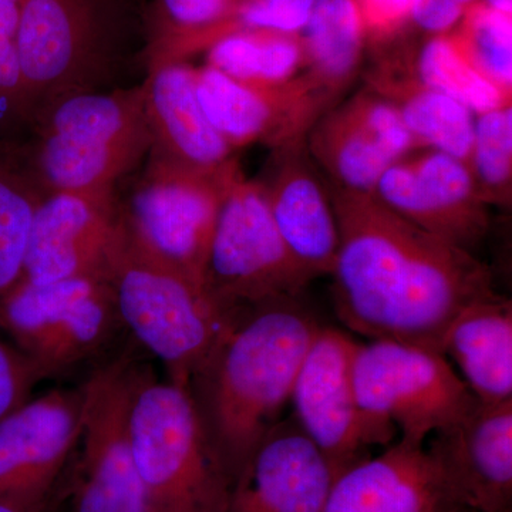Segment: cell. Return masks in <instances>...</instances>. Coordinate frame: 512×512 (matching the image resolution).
Returning <instances> with one entry per match:
<instances>
[{
  "instance_id": "d6a6232c",
  "label": "cell",
  "mask_w": 512,
  "mask_h": 512,
  "mask_svg": "<svg viewBox=\"0 0 512 512\" xmlns=\"http://www.w3.org/2000/svg\"><path fill=\"white\" fill-rule=\"evenodd\" d=\"M18 26L19 5L0 3V124L28 120Z\"/></svg>"
},
{
  "instance_id": "7402d4cb",
  "label": "cell",
  "mask_w": 512,
  "mask_h": 512,
  "mask_svg": "<svg viewBox=\"0 0 512 512\" xmlns=\"http://www.w3.org/2000/svg\"><path fill=\"white\" fill-rule=\"evenodd\" d=\"M195 70L181 62L157 63L144 84L151 151L188 170L218 174L235 163L234 148L202 111Z\"/></svg>"
},
{
  "instance_id": "484cf974",
  "label": "cell",
  "mask_w": 512,
  "mask_h": 512,
  "mask_svg": "<svg viewBox=\"0 0 512 512\" xmlns=\"http://www.w3.org/2000/svg\"><path fill=\"white\" fill-rule=\"evenodd\" d=\"M45 194L26 151L0 140V302L22 281L33 217Z\"/></svg>"
},
{
  "instance_id": "ba28073f",
  "label": "cell",
  "mask_w": 512,
  "mask_h": 512,
  "mask_svg": "<svg viewBox=\"0 0 512 512\" xmlns=\"http://www.w3.org/2000/svg\"><path fill=\"white\" fill-rule=\"evenodd\" d=\"M313 278L279 235L264 188L239 168L222 198L202 285L225 313L271 299L301 296Z\"/></svg>"
},
{
  "instance_id": "7c38bea8",
  "label": "cell",
  "mask_w": 512,
  "mask_h": 512,
  "mask_svg": "<svg viewBox=\"0 0 512 512\" xmlns=\"http://www.w3.org/2000/svg\"><path fill=\"white\" fill-rule=\"evenodd\" d=\"M357 342L345 332L320 326L306 350L291 394L295 421L328 458L336 477L369 458L373 446L389 444L357 402L353 357Z\"/></svg>"
},
{
  "instance_id": "4dcf8cb0",
  "label": "cell",
  "mask_w": 512,
  "mask_h": 512,
  "mask_svg": "<svg viewBox=\"0 0 512 512\" xmlns=\"http://www.w3.org/2000/svg\"><path fill=\"white\" fill-rule=\"evenodd\" d=\"M238 0H158L163 33L157 63L175 62L197 47L227 18Z\"/></svg>"
},
{
  "instance_id": "f546056e",
  "label": "cell",
  "mask_w": 512,
  "mask_h": 512,
  "mask_svg": "<svg viewBox=\"0 0 512 512\" xmlns=\"http://www.w3.org/2000/svg\"><path fill=\"white\" fill-rule=\"evenodd\" d=\"M477 192L485 204L511 207L512 109L510 106L476 116L473 148L467 161Z\"/></svg>"
},
{
  "instance_id": "2e32d148",
  "label": "cell",
  "mask_w": 512,
  "mask_h": 512,
  "mask_svg": "<svg viewBox=\"0 0 512 512\" xmlns=\"http://www.w3.org/2000/svg\"><path fill=\"white\" fill-rule=\"evenodd\" d=\"M195 89L212 127L234 150L258 141L276 148L305 137L335 106L306 74L274 86H256L205 66L195 70Z\"/></svg>"
},
{
  "instance_id": "d590c367",
  "label": "cell",
  "mask_w": 512,
  "mask_h": 512,
  "mask_svg": "<svg viewBox=\"0 0 512 512\" xmlns=\"http://www.w3.org/2000/svg\"><path fill=\"white\" fill-rule=\"evenodd\" d=\"M478 0H416L412 20L431 35L451 32Z\"/></svg>"
},
{
  "instance_id": "6da1fadb",
  "label": "cell",
  "mask_w": 512,
  "mask_h": 512,
  "mask_svg": "<svg viewBox=\"0 0 512 512\" xmlns=\"http://www.w3.org/2000/svg\"><path fill=\"white\" fill-rule=\"evenodd\" d=\"M339 231L333 299L340 320L370 340L443 353L448 326L495 293L490 266L377 200L330 185Z\"/></svg>"
},
{
  "instance_id": "9a60e30c",
  "label": "cell",
  "mask_w": 512,
  "mask_h": 512,
  "mask_svg": "<svg viewBox=\"0 0 512 512\" xmlns=\"http://www.w3.org/2000/svg\"><path fill=\"white\" fill-rule=\"evenodd\" d=\"M373 194L407 221L468 252L490 231L488 205L467 164L440 151L393 164Z\"/></svg>"
},
{
  "instance_id": "8992f818",
  "label": "cell",
  "mask_w": 512,
  "mask_h": 512,
  "mask_svg": "<svg viewBox=\"0 0 512 512\" xmlns=\"http://www.w3.org/2000/svg\"><path fill=\"white\" fill-rule=\"evenodd\" d=\"M0 330L42 373L62 377L96 366L124 332L103 276L19 282L0 302Z\"/></svg>"
},
{
  "instance_id": "5b68a950",
  "label": "cell",
  "mask_w": 512,
  "mask_h": 512,
  "mask_svg": "<svg viewBox=\"0 0 512 512\" xmlns=\"http://www.w3.org/2000/svg\"><path fill=\"white\" fill-rule=\"evenodd\" d=\"M151 512H228L234 481L211 446L187 387L140 366L128 413Z\"/></svg>"
},
{
  "instance_id": "cb8c5ba5",
  "label": "cell",
  "mask_w": 512,
  "mask_h": 512,
  "mask_svg": "<svg viewBox=\"0 0 512 512\" xmlns=\"http://www.w3.org/2000/svg\"><path fill=\"white\" fill-rule=\"evenodd\" d=\"M369 87L396 107L417 147H429L467 164L476 127L473 111L414 76L379 74Z\"/></svg>"
},
{
  "instance_id": "1f68e13d",
  "label": "cell",
  "mask_w": 512,
  "mask_h": 512,
  "mask_svg": "<svg viewBox=\"0 0 512 512\" xmlns=\"http://www.w3.org/2000/svg\"><path fill=\"white\" fill-rule=\"evenodd\" d=\"M316 0H239L227 18L207 37L210 46L235 30H261L281 35H301Z\"/></svg>"
},
{
  "instance_id": "d6986e66",
  "label": "cell",
  "mask_w": 512,
  "mask_h": 512,
  "mask_svg": "<svg viewBox=\"0 0 512 512\" xmlns=\"http://www.w3.org/2000/svg\"><path fill=\"white\" fill-rule=\"evenodd\" d=\"M305 137L274 148L268 177L259 183L286 248L316 279L332 274L339 231L330 192L315 171Z\"/></svg>"
},
{
  "instance_id": "4316f807",
  "label": "cell",
  "mask_w": 512,
  "mask_h": 512,
  "mask_svg": "<svg viewBox=\"0 0 512 512\" xmlns=\"http://www.w3.org/2000/svg\"><path fill=\"white\" fill-rule=\"evenodd\" d=\"M208 64L238 82L274 86L305 67L301 36L235 30L208 46Z\"/></svg>"
},
{
  "instance_id": "4fadbf2b",
  "label": "cell",
  "mask_w": 512,
  "mask_h": 512,
  "mask_svg": "<svg viewBox=\"0 0 512 512\" xmlns=\"http://www.w3.org/2000/svg\"><path fill=\"white\" fill-rule=\"evenodd\" d=\"M86 386L55 389L0 420V497H55L82 439Z\"/></svg>"
},
{
  "instance_id": "83f0119b",
  "label": "cell",
  "mask_w": 512,
  "mask_h": 512,
  "mask_svg": "<svg viewBox=\"0 0 512 512\" xmlns=\"http://www.w3.org/2000/svg\"><path fill=\"white\" fill-rule=\"evenodd\" d=\"M416 77L424 86L464 104L476 116L511 104V96L471 67L448 33L431 36L421 47Z\"/></svg>"
},
{
  "instance_id": "e575fe53",
  "label": "cell",
  "mask_w": 512,
  "mask_h": 512,
  "mask_svg": "<svg viewBox=\"0 0 512 512\" xmlns=\"http://www.w3.org/2000/svg\"><path fill=\"white\" fill-rule=\"evenodd\" d=\"M416 0H356L366 35L376 39L393 36L412 20Z\"/></svg>"
},
{
  "instance_id": "e0dca14e",
  "label": "cell",
  "mask_w": 512,
  "mask_h": 512,
  "mask_svg": "<svg viewBox=\"0 0 512 512\" xmlns=\"http://www.w3.org/2000/svg\"><path fill=\"white\" fill-rule=\"evenodd\" d=\"M426 448L458 510L511 512L512 400L478 402Z\"/></svg>"
},
{
  "instance_id": "52a82bcc",
  "label": "cell",
  "mask_w": 512,
  "mask_h": 512,
  "mask_svg": "<svg viewBox=\"0 0 512 512\" xmlns=\"http://www.w3.org/2000/svg\"><path fill=\"white\" fill-rule=\"evenodd\" d=\"M353 383L367 420L390 439L399 430L414 446H426L478 403L443 353L393 340L357 343Z\"/></svg>"
},
{
  "instance_id": "60d3db41",
  "label": "cell",
  "mask_w": 512,
  "mask_h": 512,
  "mask_svg": "<svg viewBox=\"0 0 512 512\" xmlns=\"http://www.w3.org/2000/svg\"><path fill=\"white\" fill-rule=\"evenodd\" d=\"M238 2H239V0H238Z\"/></svg>"
},
{
  "instance_id": "f1b7e54d",
  "label": "cell",
  "mask_w": 512,
  "mask_h": 512,
  "mask_svg": "<svg viewBox=\"0 0 512 512\" xmlns=\"http://www.w3.org/2000/svg\"><path fill=\"white\" fill-rule=\"evenodd\" d=\"M448 33L458 52L488 82L512 96V13L478 0Z\"/></svg>"
},
{
  "instance_id": "d4e9b609",
  "label": "cell",
  "mask_w": 512,
  "mask_h": 512,
  "mask_svg": "<svg viewBox=\"0 0 512 512\" xmlns=\"http://www.w3.org/2000/svg\"><path fill=\"white\" fill-rule=\"evenodd\" d=\"M299 36L306 76L335 104L362 63L366 30L356 0H316Z\"/></svg>"
},
{
  "instance_id": "44dd1931",
  "label": "cell",
  "mask_w": 512,
  "mask_h": 512,
  "mask_svg": "<svg viewBox=\"0 0 512 512\" xmlns=\"http://www.w3.org/2000/svg\"><path fill=\"white\" fill-rule=\"evenodd\" d=\"M436 461L426 446L399 443L343 471L320 512H453Z\"/></svg>"
},
{
  "instance_id": "603a6c76",
  "label": "cell",
  "mask_w": 512,
  "mask_h": 512,
  "mask_svg": "<svg viewBox=\"0 0 512 512\" xmlns=\"http://www.w3.org/2000/svg\"><path fill=\"white\" fill-rule=\"evenodd\" d=\"M443 355L481 403L512 400V305L497 292L470 303L448 326Z\"/></svg>"
},
{
  "instance_id": "5bb4252c",
  "label": "cell",
  "mask_w": 512,
  "mask_h": 512,
  "mask_svg": "<svg viewBox=\"0 0 512 512\" xmlns=\"http://www.w3.org/2000/svg\"><path fill=\"white\" fill-rule=\"evenodd\" d=\"M305 141L332 187L365 194H373L382 175L419 148L396 107L372 87L322 114Z\"/></svg>"
},
{
  "instance_id": "7a4b0ae2",
  "label": "cell",
  "mask_w": 512,
  "mask_h": 512,
  "mask_svg": "<svg viewBox=\"0 0 512 512\" xmlns=\"http://www.w3.org/2000/svg\"><path fill=\"white\" fill-rule=\"evenodd\" d=\"M319 328L299 296L235 309L192 373L188 393L234 483L291 402L299 367Z\"/></svg>"
},
{
  "instance_id": "ffe728a7",
  "label": "cell",
  "mask_w": 512,
  "mask_h": 512,
  "mask_svg": "<svg viewBox=\"0 0 512 512\" xmlns=\"http://www.w3.org/2000/svg\"><path fill=\"white\" fill-rule=\"evenodd\" d=\"M335 478L296 421H279L235 480L228 512H320Z\"/></svg>"
},
{
  "instance_id": "277c9868",
  "label": "cell",
  "mask_w": 512,
  "mask_h": 512,
  "mask_svg": "<svg viewBox=\"0 0 512 512\" xmlns=\"http://www.w3.org/2000/svg\"><path fill=\"white\" fill-rule=\"evenodd\" d=\"M103 278L124 332L163 362L170 382L187 387L231 313L218 308L198 279L138 244L123 225Z\"/></svg>"
},
{
  "instance_id": "3957f363",
  "label": "cell",
  "mask_w": 512,
  "mask_h": 512,
  "mask_svg": "<svg viewBox=\"0 0 512 512\" xmlns=\"http://www.w3.org/2000/svg\"><path fill=\"white\" fill-rule=\"evenodd\" d=\"M35 123L37 140L26 156L46 194L114 198L117 181L153 147L144 86L66 94L42 110Z\"/></svg>"
},
{
  "instance_id": "ac0fdd59",
  "label": "cell",
  "mask_w": 512,
  "mask_h": 512,
  "mask_svg": "<svg viewBox=\"0 0 512 512\" xmlns=\"http://www.w3.org/2000/svg\"><path fill=\"white\" fill-rule=\"evenodd\" d=\"M120 234L116 198L45 194L33 217L22 281L103 276Z\"/></svg>"
},
{
  "instance_id": "74e56055",
  "label": "cell",
  "mask_w": 512,
  "mask_h": 512,
  "mask_svg": "<svg viewBox=\"0 0 512 512\" xmlns=\"http://www.w3.org/2000/svg\"><path fill=\"white\" fill-rule=\"evenodd\" d=\"M481 2L501 12L512 13V0H481Z\"/></svg>"
},
{
  "instance_id": "30bf717a",
  "label": "cell",
  "mask_w": 512,
  "mask_h": 512,
  "mask_svg": "<svg viewBox=\"0 0 512 512\" xmlns=\"http://www.w3.org/2000/svg\"><path fill=\"white\" fill-rule=\"evenodd\" d=\"M237 163L218 174L197 173L153 156L124 204L123 228L138 244L202 284L222 198Z\"/></svg>"
},
{
  "instance_id": "ab89813d",
  "label": "cell",
  "mask_w": 512,
  "mask_h": 512,
  "mask_svg": "<svg viewBox=\"0 0 512 512\" xmlns=\"http://www.w3.org/2000/svg\"><path fill=\"white\" fill-rule=\"evenodd\" d=\"M453 512H470V511H453Z\"/></svg>"
},
{
  "instance_id": "836d02e7",
  "label": "cell",
  "mask_w": 512,
  "mask_h": 512,
  "mask_svg": "<svg viewBox=\"0 0 512 512\" xmlns=\"http://www.w3.org/2000/svg\"><path fill=\"white\" fill-rule=\"evenodd\" d=\"M42 380V373L28 357L0 338V420L28 402L33 387Z\"/></svg>"
},
{
  "instance_id": "8d00e7d4",
  "label": "cell",
  "mask_w": 512,
  "mask_h": 512,
  "mask_svg": "<svg viewBox=\"0 0 512 512\" xmlns=\"http://www.w3.org/2000/svg\"><path fill=\"white\" fill-rule=\"evenodd\" d=\"M63 500V487L60 485L55 497L40 503L0 497V512H59Z\"/></svg>"
},
{
  "instance_id": "8fae6325",
  "label": "cell",
  "mask_w": 512,
  "mask_h": 512,
  "mask_svg": "<svg viewBox=\"0 0 512 512\" xmlns=\"http://www.w3.org/2000/svg\"><path fill=\"white\" fill-rule=\"evenodd\" d=\"M106 0H22L18 49L28 121L66 94L90 89L106 43Z\"/></svg>"
},
{
  "instance_id": "9c48e42d",
  "label": "cell",
  "mask_w": 512,
  "mask_h": 512,
  "mask_svg": "<svg viewBox=\"0 0 512 512\" xmlns=\"http://www.w3.org/2000/svg\"><path fill=\"white\" fill-rule=\"evenodd\" d=\"M126 349L84 380L82 454L64 487L70 512H151L131 448L128 413L138 363Z\"/></svg>"
},
{
  "instance_id": "f35d334b",
  "label": "cell",
  "mask_w": 512,
  "mask_h": 512,
  "mask_svg": "<svg viewBox=\"0 0 512 512\" xmlns=\"http://www.w3.org/2000/svg\"><path fill=\"white\" fill-rule=\"evenodd\" d=\"M22 0H0V3H12V5H20Z\"/></svg>"
}]
</instances>
